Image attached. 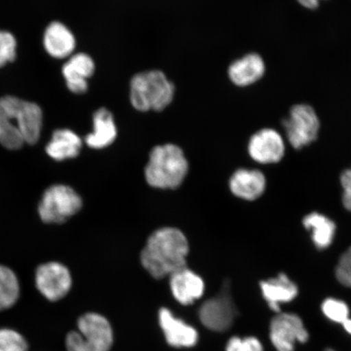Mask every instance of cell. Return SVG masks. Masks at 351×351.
Instances as JSON below:
<instances>
[{
    "instance_id": "obj_28",
    "label": "cell",
    "mask_w": 351,
    "mask_h": 351,
    "mask_svg": "<svg viewBox=\"0 0 351 351\" xmlns=\"http://www.w3.org/2000/svg\"><path fill=\"white\" fill-rule=\"evenodd\" d=\"M340 181L343 190L342 204L344 208L351 213V169L345 170L341 174Z\"/></svg>"
},
{
    "instance_id": "obj_7",
    "label": "cell",
    "mask_w": 351,
    "mask_h": 351,
    "mask_svg": "<svg viewBox=\"0 0 351 351\" xmlns=\"http://www.w3.org/2000/svg\"><path fill=\"white\" fill-rule=\"evenodd\" d=\"M239 315V310L231 295L229 282L223 284L217 296L203 302L199 309V319L208 330L225 332L230 329Z\"/></svg>"
},
{
    "instance_id": "obj_25",
    "label": "cell",
    "mask_w": 351,
    "mask_h": 351,
    "mask_svg": "<svg viewBox=\"0 0 351 351\" xmlns=\"http://www.w3.org/2000/svg\"><path fill=\"white\" fill-rule=\"evenodd\" d=\"M225 351H265V348L256 337L234 336L227 341Z\"/></svg>"
},
{
    "instance_id": "obj_10",
    "label": "cell",
    "mask_w": 351,
    "mask_h": 351,
    "mask_svg": "<svg viewBox=\"0 0 351 351\" xmlns=\"http://www.w3.org/2000/svg\"><path fill=\"white\" fill-rule=\"evenodd\" d=\"M38 291L51 302L62 300L72 288L69 270L58 262H50L39 266L35 274Z\"/></svg>"
},
{
    "instance_id": "obj_21",
    "label": "cell",
    "mask_w": 351,
    "mask_h": 351,
    "mask_svg": "<svg viewBox=\"0 0 351 351\" xmlns=\"http://www.w3.org/2000/svg\"><path fill=\"white\" fill-rule=\"evenodd\" d=\"M307 230L311 232V239L319 250L330 247L336 234V225L332 219L322 214L313 213L302 221Z\"/></svg>"
},
{
    "instance_id": "obj_27",
    "label": "cell",
    "mask_w": 351,
    "mask_h": 351,
    "mask_svg": "<svg viewBox=\"0 0 351 351\" xmlns=\"http://www.w3.org/2000/svg\"><path fill=\"white\" fill-rule=\"evenodd\" d=\"M335 276L343 287L351 288V247L341 254L336 267Z\"/></svg>"
},
{
    "instance_id": "obj_16",
    "label": "cell",
    "mask_w": 351,
    "mask_h": 351,
    "mask_svg": "<svg viewBox=\"0 0 351 351\" xmlns=\"http://www.w3.org/2000/svg\"><path fill=\"white\" fill-rule=\"evenodd\" d=\"M265 71V63L261 55L250 53L234 61L228 69V74L234 85L245 87L260 81Z\"/></svg>"
},
{
    "instance_id": "obj_11",
    "label": "cell",
    "mask_w": 351,
    "mask_h": 351,
    "mask_svg": "<svg viewBox=\"0 0 351 351\" xmlns=\"http://www.w3.org/2000/svg\"><path fill=\"white\" fill-rule=\"evenodd\" d=\"M158 322L169 346L177 349L194 348L199 340L197 329L181 318L176 317L173 311L166 307L158 313Z\"/></svg>"
},
{
    "instance_id": "obj_14",
    "label": "cell",
    "mask_w": 351,
    "mask_h": 351,
    "mask_svg": "<svg viewBox=\"0 0 351 351\" xmlns=\"http://www.w3.org/2000/svg\"><path fill=\"white\" fill-rule=\"evenodd\" d=\"M260 287L263 300L275 314L282 313V306L293 302L298 295L297 285L285 274L263 280Z\"/></svg>"
},
{
    "instance_id": "obj_20",
    "label": "cell",
    "mask_w": 351,
    "mask_h": 351,
    "mask_svg": "<svg viewBox=\"0 0 351 351\" xmlns=\"http://www.w3.org/2000/svg\"><path fill=\"white\" fill-rule=\"evenodd\" d=\"M82 147L80 137L73 131L57 130L46 147L47 155L56 161L73 159L79 155Z\"/></svg>"
},
{
    "instance_id": "obj_24",
    "label": "cell",
    "mask_w": 351,
    "mask_h": 351,
    "mask_svg": "<svg viewBox=\"0 0 351 351\" xmlns=\"http://www.w3.org/2000/svg\"><path fill=\"white\" fill-rule=\"evenodd\" d=\"M0 351H28V343L19 332L0 328Z\"/></svg>"
},
{
    "instance_id": "obj_1",
    "label": "cell",
    "mask_w": 351,
    "mask_h": 351,
    "mask_svg": "<svg viewBox=\"0 0 351 351\" xmlns=\"http://www.w3.org/2000/svg\"><path fill=\"white\" fill-rule=\"evenodd\" d=\"M43 112L38 104L14 96L0 99V144L19 150L25 143L34 145L40 138Z\"/></svg>"
},
{
    "instance_id": "obj_2",
    "label": "cell",
    "mask_w": 351,
    "mask_h": 351,
    "mask_svg": "<svg viewBox=\"0 0 351 351\" xmlns=\"http://www.w3.org/2000/svg\"><path fill=\"white\" fill-rule=\"evenodd\" d=\"M188 253L185 234L176 228L165 227L149 237L140 260L149 274L162 279L186 267Z\"/></svg>"
},
{
    "instance_id": "obj_5",
    "label": "cell",
    "mask_w": 351,
    "mask_h": 351,
    "mask_svg": "<svg viewBox=\"0 0 351 351\" xmlns=\"http://www.w3.org/2000/svg\"><path fill=\"white\" fill-rule=\"evenodd\" d=\"M114 331L109 320L97 313H87L77 319V329L66 336L67 351H110Z\"/></svg>"
},
{
    "instance_id": "obj_3",
    "label": "cell",
    "mask_w": 351,
    "mask_h": 351,
    "mask_svg": "<svg viewBox=\"0 0 351 351\" xmlns=\"http://www.w3.org/2000/svg\"><path fill=\"white\" fill-rule=\"evenodd\" d=\"M188 170V161L182 149L168 143L152 149L145 178L152 187L174 190L182 185Z\"/></svg>"
},
{
    "instance_id": "obj_29",
    "label": "cell",
    "mask_w": 351,
    "mask_h": 351,
    "mask_svg": "<svg viewBox=\"0 0 351 351\" xmlns=\"http://www.w3.org/2000/svg\"><path fill=\"white\" fill-rule=\"evenodd\" d=\"M322 0H298V2L308 10H313L317 8L319 5V2Z\"/></svg>"
},
{
    "instance_id": "obj_6",
    "label": "cell",
    "mask_w": 351,
    "mask_h": 351,
    "mask_svg": "<svg viewBox=\"0 0 351 351\" xmlns=\"http://www.w3.org/2000/svg\"><path fill=\"white\" fill-rule=\"evenodd\" d=\"M82 207V197L73 188L54 185L44 192L38 206V213L43 222L60 223L67 221Z\"/></svg>"
},
{
    "instance_id": "obj_17",
    "label": "cell",
    "mask_w": 351,
    "mask_h": 351,
    "mask_svg": "<svg viewBox=\"0 0 351 351\" xmlns=\"http://www.w3.org/2000/svg\"><path fill=\"white\" fill-rule=\"evenodd\" d=\"M230 191L241 199L253 201L260 197L266 189V178L261 171L240 169L232 175Z\"/></svg>"
},
{
    "instance_id": "obj_8",
    "label": "cell",
    "mask_w": 351,
    "mask_h": 351,
    "mask_svg": "<svg viewBox=\"0 0 351 351\" xmlns=\"http://www.w3.org/2000/svg\"><path fill=\"white\" fill-rule=\"evenodd\" d=\"M289 144L300 150L318 138L320 122L315 109L308 104H296L282 123Z\"/></svg>"
},
{
    "instance_id": "obj_4",
    "label": "cell",
    "mask_w": 351,
    "mask_h": 351,
    "mask_svg": "<svg viewBox=\"0 0 351 351\" xmlns=\"http://www.w3.org/2000/svg\"><path fill=\"white\" fill-rule=\"evenodd\" d=\"M175 87L160 70L136 74L130 82V102L140 112L163 111L174 98Z\"/></svg>"
},
{
    "instance_id": "obj_30",
    "label": "cell",
    "mask_w": 351,
    "mask_h": 351,
    "mask_svg": "<svg viewBox=\"0 0 351 351\" xmlns=\"http://www.w3.org/2000/svg\"><path fill=\"white\" fill-rule=\"evenodd\" d=\"M341 327L343 328L345 332L351 336V318L346 319V322L341 324Z\"/></svg>"
},
{
    "instance_id": "obj_9",
    "label": "cell",
    "mask_w": 351,
    "mask_h": 351,
    "mask_svg": "<svg viewBox=\"0 0 351 351\" xmlns=\"http://www.w3.org/2000/svg\"><path fill=\"white\" fill-rule=\"evenodd\" d=\"M309 339V332L300 315L282 311L271 319L269 340L276 351H295L297 344H305Z\"/></svg>"
},
{
    "instance_id": "obj_12",
    "label": "cell",
    "mask_w": 351,
    "mask_h": 351,
    "mask_svg": "<svg viewBox=\"0 0 351 351\" xmlns=\"http://www.w3.org/2000/svg\"><path fill=\"white\" fill-rule=\"evenodd\" d=\"M285 150L282 135L274 129L258 130L249 140V155L253 160L260 164L278 163L282 159Z\"/></svg>"
},
{
    "instance_id": "obj_26",
    "label": "cell",
    "mask_w": 351,
    "mask_h": 351,
    "mask_svg": "<svg viewBox=\"0 0 351 351\" xmlns=\"http://www.w3.org/2000/svg\"><path fill=\"white\" fill-rule=\"evenodd\" d=\"M16 56V41L13 35L0 30V68L12 62Z\"/></svg>"
},
{
    "instance_id": "obj_22",
    "label": "cell",
    "mask_w": 351,
    "mask_h": 351,
    "mask_svg": "<svg viewBox=\"0 0 351 351\" xmlns=\"http://www.w3.org/2000/svg\"><path fill=\"white\" fill-rule=\"evenodd\" d=\"M19 279L8 267L0 265V311L10 308L19 300Z\"/></svg>"
},
{
    "instance_id": "obj_23",
    "label": "cell",
    "mask_w": 351,
    "mask_h": 351,
    "mask_svg": "<svg viewBox=\"0 0 351 351\" xmlns=\"http://www.w3.org/2000/svg\"><path fill=\"white\" fill-rule=\"evenodd\" d=\"M322 314L329 322L341 324L350 317L349 306L344 301L335 298H328L320 306Z\"/></svg>"
},
{
    "instance_id": "obj_18",
    "label": "cell",
    "mask_w": 351,
    "mask_h": 351,
    "mask_svg": "<svg viewBox=\"0 0 351 351\" xmlns=\"http://www.w3.org/2000/svg\"><path fill=\"white\" fill-rule=\"evenodd\" d=\"M43 45L47 53L56 59H64L73 55L76 40L67 26L59 21L47 26L43 36Z\"/></svg>"
},
{
    "instance_id": "obj_13",
    "label": "cell",
    "mask_w": 351,
    "mask_h": 351,
    "mask_svg": "<svg viewBox=\"0 0 351 351\" xmlns=\"http://www.w3.org/2000/svg\"><path fill=\"white\" fill-rule=\"evenodd\" d=\"M170 289L180 304L190 306L204 295L205 284L203 278L187 267L175 271L170 276Z\"/></svg>"
},
{
    "instance_id": "obj_19",
    "label": "cell",
    "mask_w": 351,
    "mask_h": 351,
    "mask_svg": "<svg viewBox=\"0 0 351 351\" xmlns=\"http://www.w3.org/2000/svg\"><path fill=\"white\" fill-rule=\"evenodd\" d=\"M93 132L85 138L88 147L103 149L115 141L117 129L112 114L109 110L104 108L97 110L93 116Z\"/></svg>"
},
{
    "instance_id": "obj_15",
    "label": "cell",
    "mask_w": 351,
    "mask_h": 351,
    "mask_svg": "<svg viewBox=\"0 0 351 351\" xmlns=\"http://www.w3.org/2000/svg\"><path fill=\"white\" fill-rule=\"evenodd\" d=\"M95 64L89 55L77 53L69 57L62 68L63 76L69 90L74 94L86 93L87 79L93 75Z\"/></svg>"
}]
</instances>
